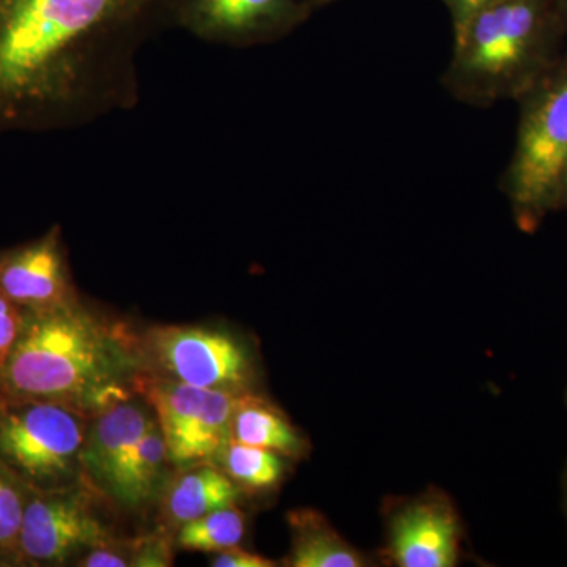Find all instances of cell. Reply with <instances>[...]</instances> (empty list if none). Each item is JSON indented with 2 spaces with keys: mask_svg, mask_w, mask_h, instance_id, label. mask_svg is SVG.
Listing matches in <instances>:
<instances>
[{
  "mask_svg": "<svg viewBox=\"0 0 567 567\" xmlns=\"http://www.w3.org/2000/svg\"><path fill=\"white\" fill-rule=\"evenodd\" d=\"M182 0H0V134L76 128L140 100L137 58Z\"/></svg>",
  "mask_w": 567,
  "mask_h": 567,
  "instance_id": "6da1fadb",
  "label": "cell"
},
{
  "mask_svg": "<svg viewBox=\"0 0 567 567\" xmlns=\"http://www.w3.org/2000/svg\"><path fill=\"white\" fill-rule=\"evenodd\" d=\"M566 37L559 0H502L454 37L443 87L468 106L517 102L557 65Z\"/></svg>",
  "mask_w": 567,
  "mask_h": 567,
  "instance_id": "7a4b0ae2",
  "label": "cell"
},
{
  "mask_svg": "<svg viewBox=\"0 0 567 567\" xmlns=\"http://www.w3.org/2000/svg\"><path fill=\"white\" fill-rule=\"evenodd\" d=\"M126 358L114 336L73 301L28 312L20 339L0 369L9 401L112 405ZM76 409V406H74Z\"/></svg>",
  "mask_w": 567,
  "mask_h": 567,
  "instance_id": "3957f363",
  "label": "cell"
},
{
  "mask_svg": "<svg viewBox=\"0 0 567 567\" xmlns=\"http://www.w3.org/2000/svg\"><path fill=\"white\" fill-rule=\"evenodd\" d=\"M517 102L516 148L502 185L517 226L535 233L548 213L558 210L567 164V51Z\"/></svg>",
  "mask_w": 567,
  "mask_h": 567,
  "instance_id": "277c9868",
  "label": "cell"
},
{
  "mask_svg": "<svg viewBox=\"0 0 567 567\" xmlns=\"http://www.w3.org/2000/svg\"><path fill=\"white\" fill-rule=\"evenodd\" d=\"M85 443L84 417L51 401L0 406V462L22 480L48 487L73 475Z\"/></svg>",
  "mask_w": 567,
  "mask_h": 567,
  "instance_id": "5b68a950",
  "label": "cell"
},
{
  "mask_svg": "<svg viewBox=\"0 0 567 567\" xmlns=\"http://www.w3.org/2000/svg\"><path fill=\"white\" fill-rule=\"evenodd\" d=\"M145 395L162 427L169 462L181 468L219 461L233 442L240 393L207 390L182 382H148Z\"/></svg>",
  "mask_w": 567,
  "mask_h": 567,
  "instance_id": "8992f818",
  "label": "cell"
},
{
  "mask_svg": "<svg viewBox=\"0 0 567 567\" xmlns=\"http://www.w3.org/2000/svg\"><path fill=\"white\" fill-rule=\"evenodd\" d=\"M316 9V0H182L177 28L213 44L254 47L282 39Z\"/></svg>",
  "mask_w": 567,
  "mask_h": 567,
  "instance_id": "52a82bcc",
  "label": "cell"
},
{
  "mask_svg": "<svg viewBox=\"0 0 567 567\" xmlns=\"http://www.w3.org/2000/svg\"><path fill=\"white\" fill-rule=\"evenodd\" d=\"M110 540L87 496L44 491L25 503L20 555L33 565H62L71 557Z\"/></svg>",
  "mask_w": 567,
  "mask_h": 567,
  "instance_id": "ba28073f",
  "label": "cell"
},
{
  "mask_svg": "<svg viewBox=\"0 0 567 567\" xmlns=\"http://www.w3.org/2000/svg\"><path fill=\"white\" fill-rule=\"evenodd\" d=\"M153 350L175 382L186 385L241 393L251 375L244 347L218 331L162 328L153 336Z\"/></svg>",
  "mask_w": 567,
  "mask_h": 567,
  "instance_id": "9c48e42d",
  "label": "cell"
},
{
  "mask_svg": "<svg viewBox=\"0 0 567 567\" xmlns=\"http://www.w3.org/2000/svg\"><path fill=\"white\" fill-rule=\"evenodd\" d=\"M0 293L25 312L47 311L74 300L59 227L0 256Z\"/></svg>",
  "mask_w": 567,
  "mask_h": 567,
  "instance_id": "30bf717a",
  "label": "cell"
},
{
  "mask_svg": "<svg viewBox=\"0 0 567 567\" xmlns=\"http://www.w3.org/2000/svg\"><path fill=\"white\" fill-rule=\"evenodd\" d=\"M461 525L443 498H423L405 506L390 525V557L401 567L456 565Z\"/></svg>",
  "mask_w": 567,
  "mask_h": 567,
  "instance_id": "8fae6325",
  "label": "cell"
},
{
  "mask_svg": "<svg viewBox=\"0 0 567 567\" xmlns=\"http://www.w3.org/2000/svg\"><path fill=\"white\" fill-rule=\"evenodd\" d=\"M155 423L156 416L136 402H115L93 424L82 447L81 464L106 488L126 454Z\"/></svg>",
  "mask_w": 567,
  "mask_h": 567,
  "instance_id": "7c38bea8",
  "label": "cell"
},
{
  "mask_svg": "<svg viewBox=\"0 0 567 567\" xmlns=\"http://www.w3.org/2000/svg\"><path fill=\"white\" fill-rule=\"evenodd\" d=\"M167 462L169 456H167L166 443L156 420V423L126 454L125 461L118 466L104 492L123 506L147 505L158 494Z\"/></svg>",
  "mask_w": 567,
  "mask_h": 567,
  "instance_id": "4fadbf2b",
  "label": "cell"
},
{
  "mask_svg": "<svg viewBox=\"0 0 567 567\" xmlns=\"http://www.w3.org/2000/svg\"><path fill=\"white\" fill-rule=\"evenodd\" d=\"M292 551L287 565L292 567H361L363 555L350 546L316 511H295L289 516Z\"/></svg>",
  "mask_w": 567,
  "mask_h": 567,
  "instance_id": "5bb4252c",
  "label": "cell"
},
{
  "mask_svg": "<svg viewBox=\"0 0 567 567\" xmlns=\"http://www.w3.org/2000/svg\"><path fill=\"white\" fill-rule=\"evenodd\" d=\"M240 491L229 476L210 465L192 466L174 484L167 498V513L177 524L207 516L213 511L235 506Z\"/></svg>",
  "mask_w": 567,
  "mask_h": 567,
  "instance_id": "9a60e30c",
  "label": "cell"
},
{
  "mask_svg": "<svg viewBox=\"0 0 567 567\" xmlns=\"http://www.w3.org/2000/svg\"><path fill=\"white\" fill-rule=\"evenodd\" d=\"M233 440L284 456H297L303 451V442L292 425L275 409L251 395H244L235 412Z\"/></svg>",
  "mask_w": 567,
  "mask_h": 567,
  "instance_id": "2e32d148",
  "label": "cell"
},
{
  "mask_svg": "<svg viewBox=\"0 0 567 567\" xmlns=\"http://www.w3.org/2000/svg\"><path fill=\"white\" fill-rule=\"evenodd\" d=\"M244 536V514L230 506L183 524L178 546L193 551H221L238 546Z\"/></svg>",
  "mask_w": 567,
  "mask_h": 567,
  "instance_id": "e0dca14e",
  "label": "cell"
},
{
  "mask_svg": "<svg viewBox=\"0 0 567 567\" xmlns=\"http://www.w3.org/2000/svg\"><path fill=\"white\" fill-rule=\"evenodd\" d=\"M219 461L223 462L224 473L235 484L257 488V491L276 486L284 473L278 453L264 447L245 445L235 440L224 450Z\"/></svg>",
  "mask_w": 567,
  "mask_h": 567,
  "instance_id": "ac0fdd59",
  "label": "cell"
},
{
  "mask_svg": "<svg viewBox=\"0 0 567 567\" xmlns=\"http://www.w3.org/2000/svg\"><path fill=\"white\" fill-rule=\"evenodd\" d=\"M25 499L6 465H0V554H18Z\"/></svg>",
  "mask_w": 567,
  "mask_h": 567,
  "instance_id": "d6986e66",
  "label": "cell"
},
{
  "mask_svg": "<svg viewBox=\"0 0 567 567\" xmlns=\"http://www.w3.org/2000/svg\"><path fill=\"white\" fill-rule=\"evenodd\" d=\"M28 312L0 293V369L20 339Z\"/></svg>",
  "mask_w": 567,
  "mask_h": 567,
  "instance_id": "ffe728a7",
  "label": "cell"
},
{
  "mask_svg": "<svg viewBox=\"0 0 567 567\" xmlns=\"http://www.w3.org/2000/svg\"><path fill=\"white\" fill-rule=\"evenodd\" d=\"M134 547L121 548L112 544V540H106L102 546L92 548L91 554L87 555L80 566L85 567H126L133 566Z\"/></svg>",
  "mask_w": 567,
  "mask_h": 567,
  "instance_id": "44dd1931",
  "label": "cell"
},
{
  "mask_svg": "<svg viewBox=\"0 0 567 567\" xmlns=\"http://www.w3.org/2000/svg\"><path fill=\"white\" fill-rule=\"evenodd\" d=\"M502 0H443L447 11H450L451 22H453V39L464 32L466 25L473 18H476L481 11Z\"/></svg>",
  "mask_w": 567,
  "mask_h": 567,
  "instance_id": "7402d4cb",
  "label": "cell"
},
{
  "mask_svg": "<svg viewBox=\"0 0 567 567\" xmlns=\"http://www.w3.org/2000/svg\"><path fill=\"white\" fill-rule=\"evenodd\" d=\"M171 548L163 539H148L145 543H136L133 566H171Z\"/></svg>",
  "mask_w": 567,
  "mask_h": 567,
  "instance_id": "603a6c76",
  "label": "cell"
},
{
  "mask_svg": "<svg viewBox=\"0 0 567 567\" xmlns=\"http://www.w3.org/2000/svg\"><path fill=\"white\" fill-rule=\"evenodd\" d=\"M275 565L276 563L271 559L249 554V551L241 550L238 546L218 551V555L212 561V566L215 567H271Z\"/></svg>",
  "mask_w": 567,
  "mask_h": 567,
  "instance_id": "cb8c5ba5",
  "label": "cell"
},
{
  "mask_svg": "<svg viewBox=\"0 0 567 567\" xmlns=\"http://www.w3.org/2000/svg\"><path fill=\"white\" fill-rule=\"evenodd\" d=\"M558 208H567V164L559 182Z\"/></svg>",
  "mask_w": 567,
  "mask_h": 567,
  "instance_id": "d4e9b609",
  "label": "cell"
},
{
  "mask_svg": "<svg viewBox=\"0 0 567 567\" xmlns=\"http://www.w3.org/2000/svg\"><path fill=\"white\" fill-rule=\"evenodd\" d=\"M559 7H561L563 18H565L567 28V0H559Z\"/></svg>",
  "mask_w": 567,
  "mask_h": 567,
  "instance_id": "484cf974",
  "label": "cell"
},
{
  "mask_svg": "<svg viewBox=\"0 0 567 567\" xmlns=\"http://www.w3.org/2000/svg\"><path fill=\"white\" fill-rule=\"evenodd\" d=\"M317 7L328 6V3H333L336 0H316Z\"/></svg>",
  "mask_w": 567,
  "mask_h": 567,
  "instance_id": "4316f807",
  "label": "cell"
},
{
  "mask_svg": "<svg viewBox=\"0 0 567 567\" xmlns=\"http://www.w3.org/2000/svg\"><path fill=\"white\" fill-rule=\"evenodd\" d=\"M566 502H567V484H566Z\"/></svg>",
  "mask_w": 567,
  "mask_h": 567,
  "instance_id": "83f0119b",
  "label": "cell"
}]
</instances>
